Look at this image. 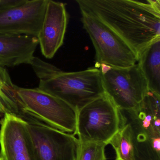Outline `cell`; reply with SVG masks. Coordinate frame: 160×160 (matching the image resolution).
Listing matches in <instances>:
<instances>
[{"instance_id": "obj_13", "label": "cell", "mask_w": 160, "mask_h": 160, "mask_svg": "<svg viewBox=\"0 0 160 160\" xmlns=\"http://www.w3.org/2000/svg\"><path fill=\"white\" fill-rule=\"evenodd\" d=\"M138 64L147 80L149 90L160 94V38L141 52Z\"/></svg>"}, {"instance_id": "obj_15", "label": "cell", "mask_w": 160, "mask_h": 160, "mask_svg": "<svg viewBox=\"0 0 160 160\" xmlns=\"http://www.w3.org/2000/svg\"><path fill=\"white\" fill-rule=\"evenodd\" d=\"M116 152V160H135L131 128L122 121L118 132L108 141Z\"/></svg>"}, {"instance_id": "obj_7", "label": "cell", "mask_w": 160, "mask_h": 160, "mask_svg": "<svg viewBox=\"0 0 160 160\" xmlns=\"http://www.w3.org/2000/svg\"><path fill=\"white\" fill-rule=\"evenodd\" d=\"M83 28L95 51V67L104 64L126 68L138 63V58L130 47L108 26L95 17L81 13Z\"/></svg>"}, {"instance_id": "obj_18", "label": "cell", "mask_w": 160, "mask_h": 160, "mask_svg": "<svg viewBox=\"0 0 160 160\" xmlns=\"http://www.w3.org/2000/svg\"><path fill=\"white\" fill-rule=\"evenodd\" d=\"M0 160H2V158H1V157H0Z\"/></svg>"}, {"instance_id": "obj_4", "label": "cell", "mask_w": 160, "mask_h": 160, "mask_svg": "<svg viewBox=\"0 0 160 160\" xmlns=\"http://www.w3.org/2000/svg\"><path fill=\"white\" fill-rule=\"evenodd\" d=\"M18 108L16 117L28 123H41L74 134L77 111L66 102L38 88L18 87Z\"/></svg>"}, {"instance_id": "obj_9", "label": "cell", "mask_w": 160, "mask_h": 160, "mask_svg": "<svg viewBox=\"0 0 160 160\" xmlns=\"http://www.w3.org/2000/svg\"><path fill=\"white\" fill-rule=\"evenodd\" d=\"M1 125L0 157L3 160H35L28 122L7 113Z\"/></svg>"}, {"instance_id": "obj_2", "label": "cell", "mask_w": 160, "mask_h": 160, "mask_svg": "<svg viewBox=\"0 0 160 160\" xmlns=\"http://www.w3.org/2000/svg\"><path fill=\"white\" fill-rule=\"evenodd\" d=\"M29 64L40 80L38 88L63 100L77 112L105 94L97 67L66 72L35 57Z\"/></svg>"}, {"instance_id": "obj_11", "label": "cell", "mask_w": 160, "mask_h": 160, "mask_svg": "<svg viewBox=\"0 0 160 160\" xmlns=\"http://www.w3.org/2000/svg\"><path fill=\"white\" fill-rule=\"evenodd\" d=\"M69 20L65 4L47 0L42 25L37 38L43 56L54 57L62 45Z\"/></svg>"}, {"instance_id": "obj_10", "label": "cell", "mask_w": 160, "mask_h": 160, "mask_svg": "<svg viewBox=\"0 0 160 160\" xmlns=\"http://www.w3.org/2000/svg\"><path fill=\"white\" fill-rule=\"evenodd\" d=\"M46 3L47 0H25L0 12V33L37 37Z\"/></svg>"}, {"instance_id": "obj_3", "label": "cell", "mask_w": 160, "mask_h": 160, "mask_svg": "<svg viewBox=\"0 0 160 160\" xmlns=\"http://www.w3.org/2000/svg\"><path fill=\"white\" fill-rule=\"evenodd\" d=\"M119 110L131 128L135 160H160V94L148 90L135 108Z\"/></svg>"}, {"instance_id": "obj_12", "label": "cell", "mask_w": 160, "mask_h": 160, "mask_svg": "<svg viewBox=\"0 0 160 160\" xmlns=\"http://www.w3.org/2000/svg\"><path fill=\"white\" fill-rule=\"evenodd\" d=\"M38 45L35 36L0 33V66L29 64Z\"/></svg>"}, {"instance_id": "obj_14", "label": "cell", "mask_w": 160, "mask_h": 160, "mask_svg": "<svg viewBox=\"0 0 160 160\" xmlns=\"http://www.w3.org/2000/svg\"><path fill=\"white\" fill-rule=\"evenodd\" d=\"M18 86L13 83L8 71L0 66V118L12 114L17 108Z\"/></svg>"}, {"instance_id": "obj_16", "label": "cell", "mask_w": 160, "mask_h": 160, "mask_svg": "<svg viewBox=\"0 0 160 160\" xmlns=\"http://www.w3.org/2000/svg\"><path fill=\"white\" fill-rule=\"evenodd\" d=\"M107 145L102 142H80L77 160H106L105 148Z\"/></svg>"}, {"instance_id": "obj_6", "label": "cell", "mask_w": 160, "mask_h": 160, "mask_svg": "<svg viewBox=\"0 0 160 160\" xmlns=\"http://www.w3.org/2000/svg\"><path fill=\"white\" fill-rule=\"evenodd\" d=\"M97 67L101 72L106 94L118 109L135 108L148 91L147 80L138 63L126 68L104 64Z\"/></svg>"}, {"instance_id": "obj_5", "label": "cell", "mask_w": 160, "mask_h": 160, "mask_svg": "<svg viewBox=\"0 0 160 160\" xmlns=\"http://www.w3.org/2000/svg\"><path fill=\"white\" fill-rule=\"evenodd\" d=\"M121 125L118 108L105 94L77 112L76 131L80 142L94 141L108 144Z\"/></svg>"}, {"instance_id": "obj_17", "label": "cell", "mask_w": 160, "mask_h": 160, "mask_svg": "<svg viewBox=\"0 0 160 160\" xmlns=\"http://www.w3.org/2000/svg\"><path fill=\"white\" fill-rule=\"evenodd\" d=\"M25 0H0V12L20 5Z\"/></svg>"}, {"instance_id": "obj_1", "label": "cell", "mask_w": 160, "mask_h": 160, "mask_svg": "<svg viewBox=\"0 0 160 160\" xmlns=\"http://www.w3.org/2000/svg\"><path fill=\"white\" fill-rule=\"evenodd\" d=\"M81 13L97 18L119 36L138 58L160 38V1L77 0Z\"/></svg>"}, {"instance_id": "obj_8", "label": "cell", "mask_w": 160, "mask_h": 160, "mask_svg": "<svg viewBox=\"0 0 160 160\" xmlns=\"http://www.w3.org/2000/svg\"><path fill=\"white\" fill-rule=\"evenodd\" d=\"M35 160H77L79 142L68 133L41 123H28Z\"/></svg>"}]
</instances>
